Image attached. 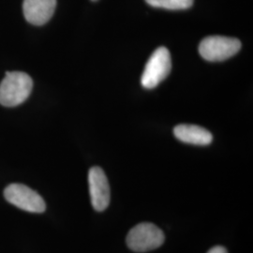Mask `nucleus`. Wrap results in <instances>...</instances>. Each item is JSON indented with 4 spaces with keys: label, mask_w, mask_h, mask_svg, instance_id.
I'll return each instance as SVG.
<instances>
[{
    "label": "nucleus",
    "mask_w": 253,
    "mask_h": 253,
    "mask_svg": "<svg viewBox=\"0 0 253 253\" xmlns=\"http://www.w3.org/2000/svg\"><path fill=\"white\" fill-rule=\"evenodd\" d=\"M56 0H24L23 11L28 23L43 26L53 17Z\"/></svg>",
    "instance_id": "7"
},
{
    "label": "nucleus",
    "mask_w": 253,
    "mask_h": 253,
    "mask_svg": "<svg viewBox=\"0 0 253 253\" xmlns=\"http://www.w3.org/2000/svg\"><path fill=\"white\" fill-rule=\"evenodd\" d=\"M32 88V78L27 73H6L0 84V104L5 107L20 105L29 97Z\"/></svg>",
    "instance_id": "1"
},
{
    "label": "nucleus",
    "mask_w": 253,
    "mask_h": 253,
    "mask_svg": "<svg viewBox=\"0 0 253 253\" xmlns=\"http://www.w3.org/2000/svg\"><path fill=\"white\" fill-rule=\"evenodd\" d=\"M172 70L171 54L167 48L159 47L151 54L141 77L142 85L152 89L166 79Z\"/></svg>",
    "instance_id": "3"
},
{
    "label": "nucleus",
    "mask_w": 253,
    "mask_h": 253,
    "mask_svg": "<svg viewBox=\"0 0 253 253\" xmlns=\"http://www.w3.org/2000/svg\"><path fill=\"white\" fill-rule=\"evenodd\" d=\"M4 197L9 204L27 212L42 213L45 211L43 198L26 185L10 184L4 190Z\"/></svg>",
    "instance_id": "5"
},
{
    "label": "nucleus",
    "mask_w": 253,
    "mask_h": 253,
    "mask_svg": "<svg viewBox=\"0 0 253 253\" xmlns=\"http://www.w3.org/2000/svg\"><path fill=\"white\" fill-rule=\"evenodd\" d=\"M146 3L155 8L179 10L190 9L194 0H145Z\"/></svg>",
    "instance_id": "9"
},
{
    "label": "nucleus",
    "mask_w": 253,
    "mask_h": 253,
    "mask_svg": "<svg viewBox=\"0 0 253 253\" xmlns=\"http://www.w3.org/2000/svg\"><path fill=\"white\" fill-rule=\"evenodd\" d=\"M241 49L238 39L223 36H210L204 39L199 45L201 56L210 62L224 61Z\"/></svg>",
    "instance_id": "4"
},
{
    "label": "nucleus",
    "mask_w": 253,
    "mask_h": 253,
    "mask_svg": "<svg viewBox=\"0 0 253 253\" xmlns=\"http://www.w3.org/2000/svg\"><path fill=\"white\" fill-rule=\"evenodd\" d=\"M208 253H228L226 249L222 246H216L212 248Z\"/></svg>",
    "instance_id": "10"
},
{
    "label": "nucleus",
    "mask_w": 253,
    "mask_h": 253,
    "mask_svg": "<svg viewBox=\"0 0 253 253\" xmlns=\"http://www.w3.org/2000/svg\"><path fill=\"white\" fill-rule=\"evenodd\" d=\"M91 1H98V0H91Z\"/></svg>",
    "instance_id": "11"
},
{
    "label": "nucleus",
    "mask_w": 253,
    "mask_h": 253,
    "mask_svg": "<svg viewBox=\"0 0 253 253\" xmlns=\"http://www.w3.org/2000/svg\"><path fill=\"white\" fill-rule=\"evenodd\" d=\"M165 235L158 226L150 222H142L133 227L126 235L127 247L135 253H146L160 248Z\"/></svg>",
    "instance_id": "2"
},
{
    "label": "nucleus",
    "mask_w": 253,
    "mask_h": 253,
    "mask_svg": "<svg viewBox=\"0 0 253 253\" xmlns=\"http://www.w3.org/2000/svg\"><path fill=\"white\" fill-rule=\"evenodd\" d=\"M173 134L183 143L195 145H208L212 143L213 136L205 127L181 124L173 128Z\"/></svg>",
    "instance_id": "8"
},
{
    "label": "nucleus",
    "mask_w": 253,
    "mask_h": 253,
    "mask_svg": "<svg viewBox=\"0 0 253 253\" xmlns=\"http://www.w3.org/2000/svg\"><path fill=\"white\" fill-rule=\"evenodd\" d=\"M88 185L92 207L99 212L105 210L110 204L111 192L107 176L100 167H92L89 170Z\"/></svg>",
    "instance_id": "6"
}]
</instances>
